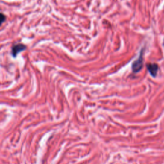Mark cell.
Masks as SVG:
<instances>
[{"instance_id": "obj_1", "label": "cell", "mask_w": 164, "mask_h": 164, "mask_svg": "<svg viewBox=\"0 0 164 164\" xmlns=\"http://www.w3.org/2000/svg\"><path fill=\"white\" fill-rule=\"evenodd\" d=\"M144 49L141 50L140 53L139 57L135 60L131 65V69L133 72L136 73L139 72L143 67V62H144Z\"/></svg>"}, {"instance_id": "obj_2", "label": "cell", "mask_w": 164, "mask_h": 164, "mask_svg": "<svg viewBox=\"0 0 164 164\" xmlns=\"http://www.w3.org/2000/svg\"><path fill=\"white\" fill-rule=\"evenodd\" d=\"M26 49V45L24 44H18L17 45H15L12 48V55L13 56V57H16L17 54L18 53H19L20 52L24 51V50H25Z\"/></svg>"}, {"instance_id": "obj_3", "label": "cell", "mask_w": 164, "mask_h": 164, "mask_svg": "<svg viewBox=\"0 0 164 164\" xmlns=\"http://www.w3.org/2000/svg\"><path fill=\"white\" fill-rule=\"evenodd\" d=\"M146 66L150 75L153 77H155L158 71V66L157 63H148Z\"/></svg>"}, {"instance_id": "obj_4", "label": "cell", "mask_w": 164, "mask_h": 164, "mask_svg": "<svg viewBox=\"0 0 164 164\" xmlns=\"http://www.w3.org/2000/svg\"><path fill=\"white\" fill-rule=\"evenodd\" d=\"M5 19L6 17L4 16V15H3L1 13H0V26H1L3 22L5 21Z\"/></svg>"}]
</instances>
